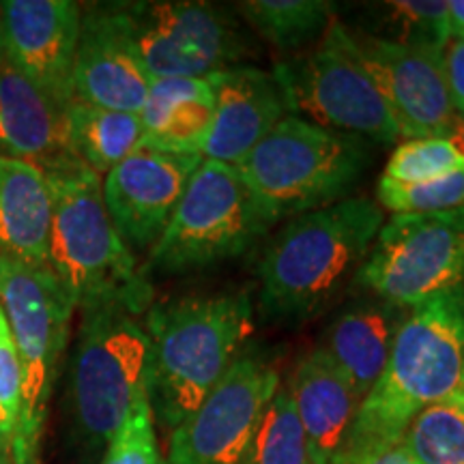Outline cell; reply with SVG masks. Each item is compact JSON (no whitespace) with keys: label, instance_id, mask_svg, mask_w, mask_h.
<instances>
[{"label":"cell","instance_id":"cell-29","mask_svg":"<svg viewBox=\"0 0 464 464\" xmlns=\"http://www.w3.org/2000/svg\"><path fill=\"white\" fill-rule=\"evenodd\" d=\"M464 166L450 138H415L398 144L382 177L396 183H426Z\"/></svg>","mask_w":464,"mask_h":464},{"label":"cell","instance_id":"cell-5","mask_svg":"<svg viewBox=\"0 0 464 464\" xmlns=\"http://www.w3.org/2000/svg\"><path fill=\"white\" fill-rule=\"evenodd\" d=\"M52 230L48 266L75 307L127 301L147 310L153 293L103 202L102 177L67 160L50 170Z\"/></svg>","mask_w":464,"mask_h":464},{"label":"cell","instance_id":"cell-10","mask_svg":"<svg viewBox=\"0 0 464 464\" xmlns=\"http://www.w3.org/2000/svg\"><path fill=\"white\" fill-rule=\"evenodd\" d=\"M150 80L211 78L243 65L252 44L237 11L194 0L114 3Z\"/></svg>","mask_w":464,"mask_h":464},{"label":"cell","instance_id":"cell-15","mask_svg":"<svg viewBox=\"0 0 464 464\" xmlns=\"http://www.w3.org/2000/svg\"><path fill=\"white\" fill-rule=\"evenodd\" d=\"M80 22L82 9L72 0L3 3L5 61L63 108L73 102Z\"/></svg>","mask_w":464,"mask_h":464},{"label":"cell","instance_id":"cell-18","mask_svg":"<svg viewBox=\"0 0 464 464\" xmlns=\"http://www.w3.org/2000/svg\"><path fill=\"white\" fill-rule=\"evenodd\" d=\"M0 155L44 170L75 160L67 142V108L7 61L0 65Z\"/></svg>","mask_w":464,"mask_h":464},{"label":"cell","instance_id":"cell-28","mask_svg":"<svg viewBox=\"0 0 464 464\" xmlns=\"http://www.w3.org/2000/svg\"><path fill=\"white\" fill-rule=\"evenodd\" d=\"M376 205L393 216H421L464 207V166L426 183H396L381 177Z\"/></svg>","mask_w":464,"mask_h":464},{"label":"cell","instance_id":"cell-26","mask_svg":"<svg viewBox=\"0 0 464 464\" xmlns=\"http://www.w3.org/2000/svg\"><path fill=\"white\" fill-rule=\"evenodd\" d=\"M402 445L413 464H464V387L423 409Z\"/></svg>","mask_w":464,"mask_h":464},{"label":"cell","instance_id":"cell-25","mask_svg":"<svg viewBox=\"0 0 464 464\" xmlns=\"http://www.w3.org/2000/svg\"><path fill=\"white\" fill-rule=\"evenodd\" d=\"M335 14L329 0H246L237 15L284 54L318 44Z\"/></svg>","mask_w":464,"mask_h":464},{"label":"cell","instance_id":"cell-4","mask_svg":"<svg viewBox=\"0 0 464 464\" xmlns=\"http://www.w3.org/2000/svg\"><path fill=\"white\" fill-rule=\"evenodd\" d=\"M147 310L127 301L82 307L72 365L67 413L75 456L92 464L147 393L149 335L140 321Z\"/></svg>","mask_w":464,"mask_h":464},{"label":"cell","instance_id":"cell-1","mask_svg":"<svg viewBox=\"0 0 464 464\" xmlns=\"http://www.w3.org/2000/svg\"><path fill=\"white\" fill-rule=\"evenodd\" d=\"M464 387V286L406 310L381 379L359 404L334 464H346L402 443L423 409Z\"/></svg>","mask_w":464,"mask_h":464},{"label":"cell","instance_id":"cell-20","mask_svg":"<svg viewBox=\"0 0 464 464\" xmlns=\"http://www.w3.org/2000/svg\"><path fill=\"white\" fill-rule=\"evenodd\" d=\"M406 310L385 301H362L329 323L316 348L332 359L355 396L362 400L381 379Z\"/></svg>","mask_w":464,"mask_h":464},{"label":"cell","instance_id":"cell-23","mask_svg":"<svg viewBox=\"0 0 464 464\" xmlns=\"http://www.w3.org/2000/svg\"><path fill=\"white\" fill-rule=\"evenodd\" d=\"M140 114L119 112L73 100L67 106V142L80 164L108 174L142 144Z\"/></svg>","mask_w":464,"mask_h":464},{"label":"cell","instance_id":"cell-7","mask_svg":"<svg viewBox=\"0 0 464 464\" xmlns=\"http://www.w3.org/2000/svg\"><path fill=\"white\" fill-rule=\"evenodd\" d=\"M0 305L22 363V409L14 439V464H42V437L58 365L72 327L73 301L50 266L0 256Z\"/></svg>","mask_w":464,"mask_h":464},{"label":"cell","instance_id":"cell-35","mask_svg":"<svg viewBox=\"0 0 464 464\" xmlns=\"http://www.w3.org/2000/svg\"><path fill=\"white\" fill-rule=\"evenodd\" d=\"M448 138H450V142L454 144L456 150L462 155V160H464V119H460V116H458V119H456V123H454V127H451V131H450Z\"/></svg>","mask_w":464,"mask_h":464},{"label":"cell","instance_id":"cell-21","mask_svg":"<svg viewBox=\"0 0 464 464\" xmlns=\"http://www.w3.org/2000/svg\"><path fill=\"white\" fill-rule=\"evenodd\" d=\"M52 208L44 168L0 155V256L48 266Z\"/></svg>","mask_w":464,"mask_h":464},{"label":"cell","instance_id":"cell-36","mask_svg":"<svg viewBox=\"0 0 464 464\" xmlns=\"http://www.w3.org/2000/svg\"><path fill=\"white\" fill-rule=\"evenodd\" d=\"M0 464H14L9 443H7V440H3V439H0Z\"/></svg>","mask_w":464,"mask_h":464},{"label":"cell","instance_id":"cell-31","mask_svg":"<svg viewBox=\"0 0 464 464\" xmlns=\"http://www.w3.org/2000/svg\"><path fill=\"white\" fill-rule=\"evenodd\" d=\"M22 409V363L0 305V439L11 448Z\"/></svg>","mask_w":464,"mask_h":464},{"label":"cell","instance_id":"cell-37","mask_svg":"<svg viewBox=\"0 0 464 464\" xmlns=\"http://www.w3.org/2000/svg\"><path fill=\"white\" fill-rule=\"evenodd\" d=\"M5 63V45H3V3H0V65Z\"/></svg>","mask_w":464,"mask_h":464},{"label":"cell","instance_id":"cell-12","mask_svg":"<svg viewBox=\"0 0 464 464\" xmlns=\"http://www.w3.org/2000/svg\"><path fill=\"white\" fill-rule=\"evenodd\" d=\"M280 374L254 353H239L222 381L172 430L170 464H241Z\"/></svg>","mask_w":464,"mask_h":464},{"label":"cell","instance_id":"cell-14","mask_svg":"<svg viewBox=\"0 0 464 464\" xmlns=\"http://www.w3.org/2000/svg\"><path fill=\"white\" fill-rule=\"evenodd\" d=\"M351 34L400 136L448 138L458 114L445 80L443 54Z\"/></svg>","mask_w":464,"mask_h":464},{"label":"cell","instance_id":"cell-6","mask_svg":"<svg viewBox=\"0 0 464 464\" xmlns=\"http://www.w3.org/2000/svg\"><path fill=\"white\" fill-rule=\"evenodd\" d=\"M277 213L237 166L202 160L142 274H188L241 256L277 224Z\"/></svg>","mask_w":464,"mask_h":464},{"label":"cell","instance_id":"cell-8","mask_svg":"<svg viewBox=\"0 0 464 464\" xmlns=\"http://www.w3.org/2000/svg\"><path fill=\"white\" fill-rule=\"evenodd\" d=\"M370 160L363 138L284 116L237 168L277 218H284L344 200Z\"/></svg>","mask_w":464,"mask_h":464},{"label":"cell","instance_id":"cell-24","mask_svg":"<svg viewBox=\"0 0 464 464\" xmlns=\"http://www.w3.org/2000/svg\"><path fill=\"white\" fill-rule=\"evenodd\" d=\"M357 33L411 50L443 54L451 39L448 3L443 0H382L359 9Z\"/></svg>","mask_w":464,"mask_h":464},{"label":"cell","instance_id":"cell-32","mask_svg":"<svg viewBox=\"0 0 464 464\" xmlns=\"http://www.w3.org/2000/svg\"><path fill=\"white\" fill-rule=\"evenodd\" d=\"M443 72L456 114L464 119V37H451L445 45Z\"/></svg>","mask_w":464,"mask_h":464},{"label":"cell","instance_id":"cell-33","mask_svg":"<svg viewBox=\"0 0 464 464\" xmlns=\"http://www.w3.org/2000/svg\"><path fill=\"white\" fill-rule=\"evenodd\" d=\"M346 464H413L411 460L409 451L402 443L393 445V448L381 451V454H374V456H368V458H362V460H355V462H346Z\"/></svg>","mask_w":464,"mask_h":464},{"label":"cell","instance_id":"cell-16","mask_svg":"<svg viewBox=\"0 0 464 464\" xmlns=\"http://www.w3.org/2000/svg\"><path fill=\"white\" fill-rule=\"evenodd\" d=\"M150 82L114 5L82 11L73 63V100L140 114Z\"/></svg>","mask_w":464,"mask_h":464},{"label":"cell","instance_id":"cell-22","mask_svg":"<svg viewBox=\"0 0 464 464\" xmlns=\"http://www.w3.org/2000/svg\"><path fill=\"white\" fill-rule=\"evenodd\" d=\"M216 114V92L208 80H153L144 103L142 144L155 150L202 155Z\"/></svg>","mask_w":464,"mask_h":464},{"label":"cell","instance_id":"cell-30","mask_svg":"<svg viewBox=\"0 0 464 464\" xmlns=\"http://www.w3.org/2000/svg\"><path fill=\"white\" fill-rule=\"evenodd\" d=\"M102 464H164L155 437V420L149 396L138 400L114 439L103 451Z\"/></svg>","mask_w":464,"mask_h":464},{"label":"cell","instance_id":"cell-17","mask_svg":"<svg viewBox=\"0 0 464 464\" xmlns=\"http://www.w3.org/2000/svg\"><path fill=\"white\" fill-rule=\"evenodd\" d=\"M207 80L216 92V114L202 158L237 166L286 116V97L274 73L254 65H235Z\"/></svg>","mask_w":464,"mask_h":464},{"label":"cell","instance_id":"cell-27","mask_svg":"<svg viewBox=\"0 0 464 464\" xmlns=\"http://www.w3.org/2000/svg\"><path fill=\"white\" fill-rule=\"evenodd\" d=\"M241 464H312L297 409L286 387L269 400Z\"/></svg>","mask_w":464,"mask_h":464},{"label":"cell","instance_id":"cell-11","mask_svg":"<svg viewBox=\"0 0 464 464\" xmlns=\"http://www.w3.org/2000/svg\"><path fill=\"white\" fill-rule=\"evenodd\" d=\"M353 282L402 310L464 286V207L392 216Z\"/></svg>","mask_w":464,"mask_h":464},{"label":"cell","instance_id":"cell-3","mask_svg":"<svg viewBox=\"0 0 464 464\" xmlns=\"http://www.w3.org/2000/svg\"><path fill=\"white\" fill-rule=\"evenodd\" d=\"M252 301L243 293L183 297L149 307L147 396L153 420L168 430L194 413L222 381L252 329Z\"/></svg>","mask_w":464,"mask_h":464},{"label":"cell","instance_id":"cell-19","mask_svg":"<svg viewBox=\"0 0 464 464\" xmlns=\"http://www.w3.org/2000/svg\"><path fill=\"white\" fill-rule=\"evenodd\" d=\"M312 464H334L355 421L359 398L321 348H314L295 368L288 387Z\"/></svg>","mask_w":464,"mask_h":464},{"label":"cell","instance_id":"cell-13","mask_svg":"<svg viewBox=\"0 0 464 464\" xmlns=\"http://www.w3.org/2000/svg\"><path fill=\"white\" fill-rule=\"evenodd\" d=\"M202 155L140 147L102 181L103 202L130 249H150L170 222Z\"/></svg>","mask_w":464,"mask_h":464},{"label":"cell","instance_id":"cell-34","mask_svg":"<svg viewBox=\"0 0 464 464\" xmlns=\"http://www.w3.org/2000/svg\"><path fill=\"white\" fill-rule=\"evenodd\" d=\"M448 17L451 37H464V0H450Z\"/></svg>","mask_w":464,"mask_h":464},{"label":"cell","instance_id":"cell-2","mask_svg":"<svg viewBox=\"0 0 464 464\" xmlns=\"http://www.w3.org/2000/svg\"><path fill=\"white\" fill-rule=\"evenodd\" d=\"M382 224V208L370 198H344L295 216L258 263L265 314L299 324L327 310L355 280Z\"/></svg>","mask_w":464,"mask_h":464},{"label":"cell","instance_id":"cell-9","mask_svg":"<svg viewBox=\"0 0 464 464\" xmlns=\"http://www.w3.org/2000/svg\"><path fill=\"white\" fill-rule=\"evenodd\" d=\"M274 75L288 110L304 114L310 123L382 144L400 138L355 39L338 20L329 24L314 50L277 65Z\"/></svg>","mask_w":464,"mask_h":464}]
</instances>
